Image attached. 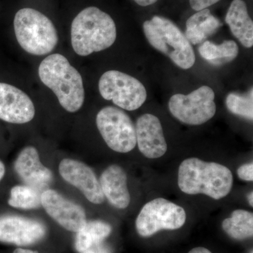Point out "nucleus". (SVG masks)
<instances>
[{
  "mask_svg": "<svg viewBox=\"0 0 253 253\" xmlns=\"http://www.w3.org/2000/svg\"><path fill=\"white\" fill-rule=\"evenodd\" d=\"M13 253H39L38 251H32V250L23 249L21 248L15 250Z\"/></svg>",
  "mask_w": 253,
  "mask_h": 253,
  "instance_id": "29",
  "label": "nucleus"
},
{
  "mask_svg": "<svg viewBox=\"0 0 253 253\" xmlns=\"http://www.w3.org/2000/svg\"><path fill=\"white\" fill-rule=\"evenodd\" d=\"M15 35L26 52L36 56L49 54L59 41L54 25L45 15L31 8L20 9L15 15Z\"/></svg>",
  "mask_w": 253,
  "mask_h": 253,
  "instance_id": "5",
  "label": "nucleus"
},
{
  "mask_svg": "<svg viewBox=\"0 0 253 253\" xmlns=\"http://www.w3.org/2000/svg\"><path fill=\"white\" fill-rule=\"evenodd\" d=\"M143 31L149 44L169 57L178 67L187 70L194 66L196 56L193 46L172 21L154 16L145 21Z\"/></svg>",
  "mask_w": 253,
  "mask_h": 253,
  "instance_id": "4",
  "label": "nucleus"
},
{
  "mask_svg": "<svg viewBox=\"0 0 253 253\" xmlns=\"http://www.w3.org/2000/svg\"><path fill=\"white\" fill-rule=\"evenodd\" d=\"M136 144L145 157L155 159L167 152L162 125L158 117L146 113L138 118L135 126Z\"/></svg>",
  "mask_w": 253,
  "mask_h": 253,
  "instance_id": "15",
  "label": "nucleus"
},
{
  "mask_svg": "<svg viewBox=\"0 0 253 253\" xmlns=\"http://www.w3.org/2000/svg\"><path fill=\"white\" fill-rule=\"evenodd\" d=\"M184 208L171 201L158 198L147 203L136 219L139 235L149 237L161 230H176L185 224Z\"/></svg>",
  "mask_w": 253,
  "mask_h": 253,
  "instance_id": "7",
  "label": "nucleus"
},
{
  "mask_svg": "<svg viewBox=\"0 0 253 253\" xmlns=\"http://www.w3.org/2000/svg\"><path fill=\"white\" fill-rule=\"evenodd\" d=\"M237 174L240 179L244 181H253V163H249L243 165L239 168Z\"/></svg>",
  "mask_w": 253,
  "mask_h": 253,
  "instance_id": "24",
  "label": "nucleus"
},
{
  "mask_svg": "<svg viewBox=\"0 0 253 253\" xmlns=\"http://www.w3.org/2000/svg\"><path fill=\"white\" fill-rule=\"evenodd\" d=\"M59 170L61 177L79 189L89 202L96 205L104 202L99 180L89 166L76 160L64 158L60 163Z\"/></svg>",
  "mask_w": 253,
  "mask_h": 253,
  "instance_id": "12",
  "label": "nucleus"
},
{
  "mask_svg": "<svg viewBox=\"0 0 253 253\" xmlns=\"http://www.w3.org/2000/svg\"><path fill=\"white\" fill-rule=\"evenodd\" d=\"M226 105L227 109L233 114L241 116L249 121L253 119V90L246 94L231 92L226 96Z\"/></svg>",
  "mask_w": 253,
  "mask_h": 253,
  "instance_id": "23",
  "label": "nucleus"
},
{
  "mask_svg": "<svg viewBox=\"0 0 253 253\" xmlns=\"http://www.w3.org/2000/svg\"><path fill=\"white\" fill-rule=\"evenodd\" d=\"M5 174V166L4 163L0 161V181L3 179Z\"/></svg>",
  "mask_w": 253,
  "mask_h": 253,
  "instance_id": "30",
  "label": "nucleus"
},
{
  "mask_svg": "<svg viewBox=\"0 0 253 253\" xmlns=\"http://www.w3.org/2000/svg\"><path fill=\"white\" fill-rule=\"evenodd\" d=\"M42 192L27 185L14 186L10 192L8 204L15 208L33 210L41 207Z\"/></svg>",
  "mask_w": 253,
  "mask_h": 253,
  "instance_id": "22",
  "label": "nucleus"
},
{
  "mask_svg": "<svg viewBox=\"0 0 253 253\" xmlns=\"http://www.w3.org/2000/svg\"><path fill=\"white\" fill-rule=\"evenodd\" d=\"M215 94L204 85L187 95L176 94L169 99L168 107L176 119L189 126L204 124L215 115Z\"/></svg>",
  "mask_w": 253,
  "mask_h": 253,
  "instance_id": "9",
  "label": "nucleus"
},
{
  "mask_svg": "<svg viewBox=\"0 0 253 253\" xmlns=\"http://www.w3.org/2000/svg\"><path fill=\"white\" fill-rule=\"evenodd\" d=\"M134 1L141 6H147L157 2L158 0H134Z\"/></svg>",
  "mask_w": 253,
  "mask_h": 253,
  "instance_id": "27",
  "label": "nucleus"
},
{
  "mask_svg": "<svg viewBox=\"0 0 253 253\" xmlns=\"http://www.w3.org/2000/svg\"><path fill=\"white\" fill-rule=\"evenodd\" d=\"M14 170L26 185L42 193L52 182L53 173L43 166L39 153L33 146L24 148L14 163Z\"/></svg>",
  "mask_w": 253,
  "mask_h": 253,
  "instance_id": "14",
  "label": "nucleus"
},
{
  "mask_svg": "<svg viewBox=\"0 0 253 253\" xmlns=\"http://www.w3.org/2000/svg\"><path fill=\"white\" fill-rule=\"evenodd\" d=\"M36 114L34 104L26 93L6 83H0V119L13 124L31 121Z\"/></svg>",
  "mask_w": 253,
  "mask_h": 253,
  "instance_id": "13",
  "label": "nucleus"
},
{
  "mask_svg": "<svg viewBox=\"0 0 253 253\" xmlns=\"http://www.w3.org/2000/svg\"><path fill=\"white\" fill-rule=\"evenodd\" d=\"M101 96L126 111L139 109L146 101L147 92L136 78L121 71H106L99 81Z\"/></svg>",
  "mask_w": 253,
  "mask_h": 253,
  "instance_id": "6",
  "label": "nucleus"
},
{
  "mask_svg": "<svg viewBox=\"0 0 253 253\" xmlns=\"http://www.w3.org/2000/svg\"><path fill=\"white\" fill-rule=\"evenodd\" d=\"M253 253V251H251V253Z\"/></svg>",
  "mask_w": 253,
  "mask_h": 253,
  "instance_id": "32",
  "label": "nucleus"
},
{
  "mask_svg": "<svg viewBox=\"0 0 253 253\" xmlns=\"http://www.w3.org/2000/svg\"><path fill=\"white\" fill-rule=\"evenodd\" d=\"M248 201H249V205L253 207V192L250 193L248 196Z\"/></svg>",
  "mask_w": 253,
  "mask_h": 253,
  "instance_id": "31",
  "label": "nucleus"
},
{
  "mask_svg": "<svg viewBox=\"0 0 253 253\" xmlns=\"http://www.w3.org/2000/svg\"><path fill=\"white\" fill-rule=\"evenodd\" d=\"M112 228L104 221L95 220L86 223L85 225L78 231L75 240V248L81 253L95 245L104 242L111 234Z\"/></svg>",
  "mask_w": 253,
  "mask_h": 253,
  "instance_id": "20",
  "label": "nucleus"
},
{
  "mask_svg": "<svg viewBox=\"0 0 253 253\" xmlns=\"http://www.w3.org/2000/svg\"><path fill=\"white\" fill-rule=\"evenodd\" d=\"M222 26V23L205 9L192 15L186 21L185 36L191 45L201 44L213 36Z\"/></svg>",
  "mask_w": 253,
  "mask_h": 253,
  "instance_id": "18",
  "label": "nucleus"
},
{
  "mask_svg": "<svg viewBox=\"0 0 253 253\" xmlns=\"http://www.w3.org/2000/svg\"><path fill=\"white\" fill-rule=\"evenodd\" d=\"M41 206L50 217L66 230L77 233L85 225L84 210L55 190L48 189L42 193Z\"/></svg>",
  "mask_w": 253,
  "mask_h": 253,
  "instance_id": "10",
  "label": "nucleus"
},
{
  "mask_svg": "<svg viewBox=\"0 0 253 253\" xmlns=\"http://www.w3.org/2000/svg\"><path fill=\"white\" fill-rule=\"evenodd\" d=\"M46 233V226L41 221L14 214L0 216V242L31 246L44 239Z\"/></svg>",
  "mask_w": 253,
  "mask_h": 253,
  "instance_id": "11",
  "label": "nucleus"
},
{
  "mask_svg": "<svg viewBox=\"0 0 253 253\" xmlns=\"http://www.w3.org/2000/svg\"><path fill=\"white\" fill-rule=\"evenodd\" d=\"M96 123L105 142L113 151L126 154L135 148V126L123 110L106 106L97 113Z\"/></svg>",
  "mask_w": 253,
  "mask_h": 253,
  "instance_id": "8",
  "label": "nucleus"
},
{
  "mask_svg": "<svg viewBox=\"0 0 253 253\" xmlns=\"http://www.w3.org/2000/svg\"><path fill=\"white\" fill-rule=\"evenodd\" d=\"M189 253H212L206 248L198 247L191 250Z\"/></svg>",
  "mask_w": 253,
  "mask_h": 253,
  "instance_id": "28",
  "label": "nucleus"
},
{
  "mask_svg": "<svg viewBox=\"0 0 253 253\" xmlns=\"http://www.w3.org/2000/svg\"><path fill=\"white\" fill-rule=\"evenodd\" d=\"M116 37L113 18L95 6L83 9L71 25V44L80 56H89L108 49L114 44Z\"/></svg>",
  "mask_w": 253,
  "mask_h": 253,
  "instance_id": "2",
  "label": "nucleus"
},
{
  "mask_svg": "<svg viewBox=\"0 0 253 253\" xmlns=\"http://www.w3.org/2000/svg\"><path fill=\"white\" fill-rule=\"evenodd\" d=\"M81 253H112V251L104 242L95 245Z\"/></svg>",
  "mask_w": 253,
  "mask_h": 253,
  "instance_id": "26",
  "label": "nucleus"
},
{
  "mask_svg": "<svg viewBox=\"0 0 253 253\" xmlns=\"http://www.w3.org/2000/svg\"><path fill=\"white\" fill-rule=\"evenodd\" d=\"M38 72L41 81L54 93L63 109L71 113L81 109L84 101L83 78L64 56H46Z\"/></svg>",
  "mask_w": 253,
  "mask_h": 253,
  "instance_id": "3",
  "label": "nucleus"
},
{
  "mask_svg": "<svg viewBox=\"0 0 253 253\" xmlns=\"http://www.w3.org/2000/svg\"><path fill=\"white\" fill-rule=\"evenodd\" d=\"M223 230L232 239L243 241L253 236V214L244 210H236L231 217L222 222Z\"/></svg>",
  "mask_w": 253,
  "mask_h": 253,
  "instance_id": "21",
  "label": "nucleus"
},
{
  "mask_svg": "<svg viewBox=\"0 0 253 253\" xmlns=\"http://www.w3.org/2000/svg\"><path fill=\"white\" fill-rule=\"evenodd\" d=\"M100 185L105 198L118 209H126L130 204L131 197L127 188V176L122 168L112 165L101 174Z\"/></svg>",
  "mask_w": 253,
  "mask_h": 253,
  "instance_id": "16",
  "label": "nucleus"
},
{
  "mask_svg": "<svg viewBox=\"0 0 253 253\" xmlns=\"http://www.w3.org/2000/svg\"><path fill=\"white\" fill-rule=\"evenodd\" d=\"M219 1L221 0H189V4L194 11H199L208 9L209 6L217 4Z\"/></svg>",
  "mask_w": 253,
  "mask_h": 253,
  "instance_id": "25",
  "label": "nucleus"
},
{
  "mask_svg": "<svg viewBox=\"0 0 253 253\" xmlns=\"http://www.w3.org/2000/svg\"><path fill=\"white\" fill-rule=\"evenodd\" d=\"M199 52L208 63L221 66L234 61L239 55V48L234 41H224L220 44L206 41L199 46Z\"/></svg>",
  "mask_w": 253,
  "mask_h": 253,
  "instance_id": "19",
  "label": "nucleus"
},
{
  "mask_svg": "<svg viewBox=\"0 0 253 253\" xmlns=\"http://www.w3.org/2000/svg\"><path fill=\"white\" fill-rule=\"evenodd\" d=\"M233 182L229 168L197 158L184 160L178 171V186L186 194H205L214 200L221 199L230 193Z\"/></svg>",
  "mask_w": 253,
  "mask_h": 253,
  "instance_id": "1",
  "label": "nucleus"
},
{
  "mask_svg": "<svg viewBox=\"0 0 253 253\" xmlns=\"http://www.w3.org/2000/svg\"><path fill=\"white\" fill-rule=\"evenodd\" d=\"M231 33L246 48L253 46V22L244 0H233L225 17Z\"/></svg>",
  "mask_w": 253,
  "mask_h": 253,
  "instance_id": "17",
  "label": "nucleus"
}]
</instances>
